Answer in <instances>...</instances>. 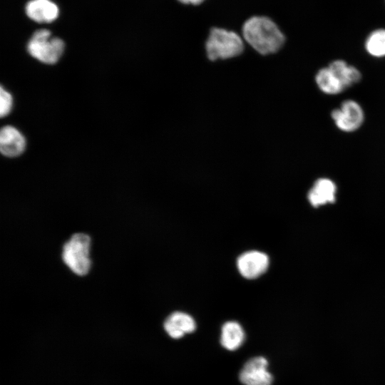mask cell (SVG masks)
<instances>
[{
    "mask_svg": "<svg viewBox=\"0 0 385 385\" xmlns=\"http://www.w3.org/2000/svg\"><path fill=\"white\" fill-rule=\"evenodd\" d=\"M242 34L245 41L262 55L277 52L285 42V36L278 26L265 16H253L246 20Z\"/></svg>",
    "mask_w": 385,
    "mask_h": 385,
    "instance_id": "obj_1",
    "label": "cell"
},
{
    "mask_svg": "<svg viewBox=\"0 0 385 385\" xmlns=\"http://www.w3.org/2000/svg\"><path fill=\"white\" fill-rule=\"evenodd\" d=\"M244 48L243 40L237 33L222 28H212L205 41L206 54L211 61L238 56Z\"/></svg>",
    "mask_w": 385,
    "mask_h": 385,
    "instance_id": "obj_2",
    "label": "cell"
},
{
    "mask_svg": "<svg viewBox=\"0 0 385 385\" xmlns=\"http://www.w3.org/2000/svg\"><path fill=\"white\" fill-rule=\"evenodd\" d=\"M90 247L91 239L83 233L74 234L63 245V260L78 275L86 274L91 268Z\"/></svg>",
    "mask_w": 385,
    "mask_h": 385,
    "instance_id": "obj_3",
    "label": "cell"
},
{
    "mask_svg": "<svg viewBox=\"0 0 385 385\" xmlns=\"http://www.w3.org/2000/svg\"><path fill=\"white\" fill-rule=\"evenodd\" d=\"M62 39L51 36L50 31L40 29L34 33L27 45L29 54L46 64H54L64 51Z\"/></svg>",
    "mask_w": 385,
    "mask_h": 385,
    "instance_id": "obj_4",
    "label": "cell"
},
{
    "mask_svg": "<svg viewBox=\"0 0 385 385\" xmlns=\"http://www.w3.org/2000/svg\"><path fill=\"white\" fill-rule=\"evenodd\" d=\"M331 117L339 130L344 133H352L362 125L365 115L357 101L347 99L339 108L332 111Z\"/></svg>",
    "mask_w": 385,
    "mask_h": 385,
    "instance_id": "obj_5",
    "label": "cell"
},
{
    "mask_svg": "<svg viewBox=\"0 0 385 385\" xmlns=\"http://www.w3.org/2000/svg\"><path fill=\"white\" fill-rule=\"evenodd\" d=\"M268 362L262 356L248 360L240 372V380L245 385H271L273 376L267 371Z\"/></svg>",
    "mask_w": 385,
    "mask_h": 385,
    "instance_id": "obj_6",
    "label": "cell"
},
{
    "mask_svg": "<svg viewBox=\"0 0 385 385\" xmlns=\"http://www.w3.org/2000/svg\"><path fill=\"white\" fill-rule=\"evenodd\" d=\"M269 263V257L265 253L252 250L244 252L237 258V267L242 277L252 279L264 274Z\"/></svg>",
    "mask_w": 385,
    "mask_h": 385,
    "instance_id": "obj_7",
    "label": "cell"
},
{
    "mask_svg": "<svg viewBox=\"0 0 385 385\" xmlns=\"http://www.w3.org/2000/svg\"><path fill=\"white\" fill-rule=\"evenodd\" d=\"M337 185L331 179L319 178L314 181L308 191L307 199L314 207L334 202L337 197Z\"/></svg>",
    "mask_w": 385,
    "mask_h": 385,
    "instance_id": "obj_8",
    "label": "cell"
},
{
    "mask_svg": "<svg viewBox=\"0 0 385 385\" xmlns=\"http://www.w3.org/2000/svg\"><path fill=\"white\" fill-rule=\"evenodd\" d=\"M26 139L15 127L6 125L0 132V150L1 153L9 158L20 155L25 150Z\"/></svg>",
    "mask_w": 385,
    "mask_h": 385,
    "instance_id": "obj_9",
    "label": "cell"
},
{
    "mask_svg": "<svg viewBox=\"0 0 385 385\" xmlns=\"http://www.w3.org/2000/svg\"><path fill=\"white\" fill-rule=\"evenodd\" d=\"M164 329L170 337L180 339L185 334L193 332L196 329V324L188 314L175 312L165 319Z\"/></svg>",
    "mask_w": 385,
    "mask_h": 385,
    "instance_id": "obj_10",
    "label": "cell"
},
{
    "mask_svg": "<svg viewBox=\"0 0 385 385\" xmlns=\"http://www.w3.org/2000/svg\"><path fill=\"white\" fill-rule=\"evenodd\" d=\"M26 14L38 23H50L58 16V7L51 0H31L26 6Z\"/></svg>",
    "mask_w": 385,
    "mask_h": 385,
    "instance_id": "obj_11",
    "label": "cell"
},
{
    "mask_svg": "<svg viewBox=\"0 0 385 385\" xmlns=\"http://www.w3.org/2000/svg\"><path fill=\"white\" fill-rule=\"evenodd\" d=\"M318 88L324 94L337 95L346 88L329 66L320 68L314 77Z\"/></svg>",
    "mask_w": 385,
    "mask_h": 385,
    "instance_id": "obj_12",
    "label": "cell"
},
{
    "mask_svg": "<svg viewBox=\"0 0 385 385\" xmlns=\"http://www.w3.org/2000/svg\"><path fill=\"white\" fill-rule=\"evenodd\" d=\"M245 339V332L238 322H227L222 327L220 344L226 349H237L243 344Z\"/></svg>",
    "mask_w": 385,
    "mask_h": 385,
    "instance_id": "obj_13",
    "label": "cell"
},
{
    "mask_svg": "<svg viewBox=\"0 0 385 385\" xmlns=\"http://www.w3.org/2000/svg\"><path fill=\"white\" fill-rule=\"evenodd\" d=\"M328 66L341 81L345 88L357 83L361 78L359 70L344 60H334Z\"/></svg>",
    "mask_w": 385,
    "mask_h": 385,
    "instance_id": "obj_14",
    "label": "cell"
},
{
    "mask_svg": "<svg viewBox=\"0 0 385 385\" xmlns=\"http://www.w3.org/2000/svg\"><path fill=\"white\" fill-rule=\"evenodd\" d=\"M366 52L373 57L385 56V29H377L371 32L365 42Z\"/></svg>",
    "mask_w": 385,
    "mask_h": 385,
    "instance_id": "obj_15",
    "label": "cell"
},
{
    "mask_svg": "<svg viewBox=\"0 0 385 385\" xmlns=\"http://www.w3.org/2000/svg\"><path fill=\"white\" fill-rule=\"evenodd\" d=\"M13 106V98L11 94L1 88L0 93V114L1 117L7 115L11 111Z\"/></svg>",
    "mask_w": 385,
    "mask_h": 385,
    "instance_id": "obj_16",
    "label": "cell"
},
{
    "mask_svg": "<svg viewBox=\"0 0 385 385\" xmlns=\"http://www.w3.org/2000/svg\"><path fill=\"white\" fill-rule=\"evenodd\" d=\"M184 4H192L194 6L202 4L205 0H177Z\"/></svg>",
    "mask_w": 385,
    "mask_h": 385,
    "instance_id": "obj_17",
    "label": "cell"
}]
</instances>
